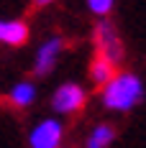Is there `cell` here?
Masks as SVG:
<instances>
[{
    "mask_svg": "<svg viewBox=\"0 0 146 148\" xmlns=\"http://www.w3.org/2000/svg\"><path fill=\"white\" fill-rule=\"evenodd\" d=\"M141 97H144V82L131 72H116V77L108 84H102L100 92L102 107L113 112H128Z\"/></svg>",
    "mask_w": 146,
    "mask_h": 148,
    "instance_id": "1",
    "label": "cell"
},
{
    "mask_svg": "<svg viewBox=\"0 0 146 148\" xmlns=\"http://www.w3.org/2000/svg\"><path fill=\"white\" fill-rule=\"evenodd\" d=\"M95 51L102 54V56H108L110 61H116L120 64L123 61V44H120V36H118V31L113 28V23H108V21H102L95 26Z\"/></svg>",
    "mask_w": 146,
    "mask_h": 148,
    "instance_id": "2",
    "label": "cell"
},
{
    "mask_svg": "<svg viewBox=\"0 0 146 148\" xmlns=\"http://www.w3.org/2000/svg\"><path fill=\"white\" fill-rule=\"evenodd\" d=\"M85 100H87L85 89L80 87V84H74V82H67V84H62L54 92L51 107L57 110L59 115H74V112H80L85 107Z\"/></svg>",
    "mask_w": 146,
    "mask_h": 148,
    "instance_id": "3",
    "label": "cell"
},
{
    "mask_svg": "<svg viewBox=\"0 0 146 148\" xmlns=\"http://www.w3.org/2000/svg\"><path fill=\"white\" fill-rule=\"evenodd\" d=\"M62 138H64V125L54 118H46L28 133V146L31 148H59Z\"/></svg>",
    "mask_w": 146,
    "mask_h": 148,
    "instance_id": "4",
    "label": "cell"
},
{
    "mask_svg": "<svg viewBox=\"0 0 146 148\" xmlns=\"http://www.w3.org/2000/svg\"><path fill=\"white\" fill-rule=\"evenodd\" d=\"M62 49H64V41H62L59 36H51V38H46L44 44L39 46V51H36L33 74H36V77H46V74L54 69V64H57L59 54H62Z\"/></svg>",
    "mask_w": 146,
    "mask_h": 148,
    "instance_id": "5",
    "label": "cell"
},
{
    "mask_svg": "<svg viewBox=\"0 0 146 148\" xmlns=\"http://www.w3.org/2000/svg\"><path fill=\"white\" fill-rule=\"evenodd\" d=\"M28 38V26L15 18H0V44L5 46H21Z\"/></svg>",
    "mask_w": 146,
    "mask_h": 148,
    "instance_id": "6",
    "label": "cell"
},
{
    "mask_svg": "<svg viewBox=\"0 0 146 148\" xmlns=\"http://www.w3.org/2000/svg\"><path fill=\"white\" fill-rule=\"evenodd\" d=\"M113 77H116V61H110L108 56H102V54H95V59L90 64V79H92V84L102 87Z\"/></svg>",
    "mask_w": 146,
    "mask_h": 148,
    "instance_id": "7",
    "label": "cell"
},
{
    "mask_svg": "<svg viewBox=\"0 0 146 148\" xmlns=\"http://www.w3.org/2000/svg\"><path fill=\"white\" fill-rule=\"evenodd\" d=\"M113 140H116V128L108 125V123H100V125H95V128L90 130L85 146L87 148H108Z\"/></svg>",
    "mask_w": 146,
    "mask_h": 148,
    "instance_id": "8",
    "label": "cell"
},
{
    "mask_svg": "<svg viewBox=\"0 0 146 148\" xmlns=\"http://www.w3.org/2000/svg\"><path fill=\"white\" fill-rule=\"evenodd\" d=\"M8 100H10L13 107H28V105H33V100H36L33 82H18V84H13V89L8 92Z\"/></svg>",
    "mask_w": 146,
    "mask_h": 148,
    "instance_id": "9",
    "label": "cell"
},
{
    "mask_svg": "<svg viewBox=\"0 0 146 148\" xmlns=\"http://www.w3.org/2000/svg\"><path fill=\"white\" fill-rule=\"evenodd\" d=\"M113 5H116V0H87L90 13H95L98 18H105V15L113 10Z\"/></svg>",
    "mask_w": 146,
    "mask_h": 148,
    "instance_id": "10",
    "label": "cell"
},
{
    "mask_svg": "<svg viewBox=\"0 0 146 148\" xmlns=\"http://www.w3.org/2000/svg\"><path fill=\"white\" fill-rule=\"evenodd\" d=\"M36 5H49V3H54V0H33Z\"/></svg>",
    "mask_w": 146,
    "mask_h": 148,
    "instance_id": "11",
    "label": "cell"
}]
</instances>
